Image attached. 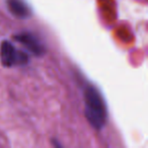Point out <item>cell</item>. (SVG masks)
<instances>
[{
	"mask_svg": "<svg viewBox=\"0 0 148 148\" xmlns=\"http://www.w3.org/2000/svg\"><path fill=\"white\" fill-rule=\"evenodd\" d=\"M84 114L95 129H101L107 123V106L99 89L88 85L84 91Z\"/></svg>",
	"mask_w": 148,
	"mask_h": 148,
	"instance_id": "obj_1",
	"label": "cell"
},
{
	"mask_svg": "<svg viewBox=\"0 0 148 148\" xmlns=\"http://www.w3.org/2000/svg\"><path fill=\"white\" fill-rule=\"evenodd\" d=\"M0 60L5 67H13L27 64L29 57L25 52L18 51L9 41H3L0 45Z\"/></svg>",
	"mask_w": 148,
	"mask_h": 148,
	"instance_id": "obj_2",
	"label": "cell"
},
{
	"mask_svg": "<svg viewBox=\"0 0 148 148\" xmlns=\"http://www.w3.org/2000/svg\"><path fill=\"white\" fill-rule=\"evenodd\" d=\"M14 40H16L21 45H23L25 49L36 56H42L45 53V46L39 39V37L29 32H23L18 35L14 36Z\"/></svg>",
	"mask_w": 148,
	"mask_h": 148,
	"instance_id": "obj_3",
	"label": "cell"
},
{
	"mask_svg": "<svg viewBox=\"0 0 148 148\" xmlns=\"http://www.w3.org/2000/svg\"><path fill=\"white\" fill-rule=\"evenodd\" d=\"M9 12L17 18H27L32 15V9L25 0H6Z\"/></svg>",
	"mask_w": 148,
	"mask_h": 148,
	"instance_id": "obj_4",
	"label": "cell"
}]
</instances>
